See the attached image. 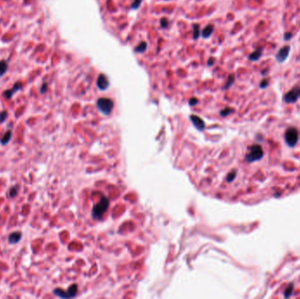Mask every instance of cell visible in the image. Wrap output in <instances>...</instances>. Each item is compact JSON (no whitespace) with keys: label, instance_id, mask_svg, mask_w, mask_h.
<instances>
[{"label":"cell","instance_id":"83f0119b","mask_svg":"<svg viewBox=\"0 0 300 299\" xmlns=\"http://www.w3.org/2000/svg\"><path fill=\"white\" fill-rule=\"evenodd\" d=\"M198 104V99L197 97H191L189 101V105L190 106H195Z\"/></svg>","mask_w":300,"mask_h":299},{"label":"cell","instance_id":"2e32d148","mask_svg":"<svg viewBox=\"0 0 300 299\" xmlns=\"http://www.w3.org/2000/svg\"><path fill=\"white\" fill-rule=\"evenodd\" d=\"M53 293H54L55 296H57V297H59V298H69V296L68 292H65L63 289H59V288L55 289L53 290Z\"/></svg>","mask_w":300,"mask_h":299},{"label":"cell","instance_id":"e0dca14e","mask_svg":"<svg viewBox=\"0 0 300 299\" xmlns=\"http://www.w3.org/2000/svg\"><path fill=\"white\" fill-rule=\"evenodd\" d=\"M192 31H193V40L197 41L200 36V26L198 24H192Z\"/></svg>","mask_w":300,"mask_h":299},{"label":"cell","instance_id":"4dcf8cb0","mask_svg":"<svg viewBox=\"0 0 300 299\" xmlns=\"http://www.w3.org/2000/svg\"><path fill=\"white\" fill-rule=\"evenodd\" d=\"M165 1H169V0H165Z\"/></svg>","mask_w":300,"mask_h":299},{"label":"cell","instance_id":"ac0fdd59","mask_svg":"<svg viewBox=\"0 0 300 299\" xmlns=\"http://www.w3.org/2000/svg\"><path fill=\"white\" fill-rule=\"evenodd\" d=\"M147 44L146 41H142L139 43V45L137 47L134 48V52L137 53V54H142L144 53L146 50H147Z\"/></svg>","mask_w":300,"mask_h":299},{"label":"cell","instance_id":"3957f363","mask_svg":"<svg viewBox=\"0 0 300 299\" xmlns=\"http://www.w3.org/2000/svg\"><path fill=\"white\" fill-rule=\"evenodd\" d=\"M290 50L291 47L290 45H285L283 47H281L276 54V61L280 64L285 63L290 54Z\"/></svg>","mask_w":300,"mask_h":299},{"label":"cell","instance_id":"603a6c76","mask_svg":"<svg viewBox=\"0 0 300 299\" xmlns=\"http://www.w3.org/2000/svg\"><path fill=\"white\" fill-rule=\"evenodd\" d=\"M8 117V111L7 110H2L0 112V124H3Z\"/></svg>","mask_w":300,"mask_h":299},{"label":"cell","instance_id":"52a82bcc","mask_svg":"<svg viewBox=\"0 0 300 299\" xmlns=\"http://www.w3.org/2000/svg\"><path fill=\"white\" fill-rule=\"evenodd\" d=\"M22 87H23V83H22V82H20V81L16 82L15 83L13 84V86L11 89L6 90V91H4V93H3L4 97L5 99H7V100L11 99V98L13 97V96L15 94L17 91H20V90L22 89Z\"/></svg>","mask_w":300,"mask_h":299},{"label":"cell","instance_id":"5bb4252c","mask_svg":"<svg viewBox=\"0 0 300 299\" xmlns=\"http://www.w3.org/2000/svg\"><path fill=\"white\" fill-rule=\"evenodd\" d=\"M235 82V76L234 74H230L227 77L226 82H225L224 86H223V90H228L229 88H231L234 83Z\"/></svg>","mask_w":300,"mask_h":299},{"label":"cell","instance_id":"d4e9b609","mask_svg":"<svg viewBox=\"0 0 300 299\" xmlns=\"http://www.w3.org/2000/svg\"><path fill=\"white\" fill-rule=\"evenodd\" d=\"M234 111V110L232 108H225L224 110H222L220 111V115L222 117H226L227 115L231 114Z\"/></svg>","mask_w":300,"mask_h":299},{"label":"cell","instance_id":"8fae6325","mask_svg":"<svg viewBox=\"0 0 300 299\" xmlns=\"http://www.w3.org/2000/svg\"><path fill=\"white\" fill-rule=\"evenodd\" d=\"M21 238H22L21 232H13L8 237V241L10 244H17L18 242H19Z\"/></svg>","mask_w":300,"mask_h":299},{"label":"cell","instance_id":"44dd1931","mask_svg":"<svg viewBox=\"0 0 300 299\" xmlns=\"http://www.w3.org/2000/svg\"><path fill=\"white\" fill-rule=\"evenodd\" d=\"M160 25L162 28L164 29H167L169 27V25H170V22H169V19L165 17L161 18V20H160Z\"/></svg>","mask_w":300,"mask_h":299},{"label":"cell","instance_id":"ffe728a7","mask_svg":"<svg viewBox=\"0 0 300 299\" xmlns=\"http://www.w3.org/2000/svg\"><path fill=\"white\" fill-rule=\"evenodd\" d=\"M18 191H19V187H18V185H15V186L11 187L10 191H9V196H10V197L13 198V197H17V195L18 194Z\"/></svg>","mask_w":300,"mask_h":299},{"label":"cell","instance_id":"f546056e","mask_svg":"<svg viewBox=\"0 0 300 299\" xmlns=\"http://www.w3.org/2000/svg\"><path fill=\"white\" fill-rule=\"evenodd\" d=\"M299 97H300V88H299Z\"/></svg>","mask_w":300,"mask_h":299},{"label":"cell","instance_id":"5b68a950","mask_svg":"<svg viewBox=\"0 0 300 299\" xmlns=\"http://www.w3.org/2000/svg\"><path fill=\"white\" fill-rule=\"evenodd\" d=\"M263 155L262 153V149L260 146L258 145H255L252 148H251V151L250 153L247 155V161H257L259 160L260 158H262Z\"/></svg>","mask_w":300,"mask_h":299},{"label":"cell","instance_id":"d6986e66","mask_svg":"<svg viewBox=\"0 0 300 299\" xmlns=\"http://www.w3.org/2000/svg\"><path fill=\"white\" fill-rule=\"evenodd\" d=\"M68 294L69 296V298H74L77 296V284H72L69 289H68Z\"/></svg>","mask_w":300,"mask_h":299},{"label":"cell","instance_id":"277c9868","mask_svg":"<svg viewBox=\"0 0 300 299\" xmlns=\"http://www.w3.org/2000/svg\"><path fill=\"white\" fill-rule=\"evenodd\" d=\"M299 87H294L291 90H290L284 96V100L287 104H293L298 101L299 98Z\"/></svg>","mask_w":300,"mask_h":299},{"label":"cell","instance_id":"9a60e30c","mask_svg":"<svg viewBox=\"0 0 300 299\" xmlns=\"http://www.w3.org/2000/svg\"><path fill=\"white\" fill-rule=\"evenodd\" d=\"M8 68H9L8 62L5 60H0V78L6 74Z\"/></svg>","mask_w":300,"mask_h":299},{"label":"cell","instance_id":"ba28073f","mask_svg":"<svg viewBox=\"0 0 300 299\" xmlns=\"http://www.w3.org/2000/svg\"><path fill=\"white\" fill-rule=\"evenodd\" d=\"M109 80L107 78V77L105 74H100L97 77V88L101 91H105L108 89L109 87Z\"/></svg>","mask_w":300,"mask_h":299},{"label":"cell","instance_id":"cb8c5ba5","mask_svg":"<svg viewBox=\"0 0 300 299\" xmlns=\"http://www.w3.org/2000/svg\"><path fill=\"white\" fill-rule=\"evenodd\" d=\"M142 0H133L132 5H131V8L133 10H137L141 5H142Z\"/></svg>","mask_w":300,"mask_h":299},{"label":"cell","instance_id":"7402d4cb","mask_svg":"<svg viewBox=\"0 0 300 299\" xmlns=\"http://www.w3.org/2000/svg\"><path fill=\"white\" fill-rule=\"evenodd\" d=\"M268 84H269V80H268V78H263L260 82L259 87H260V89L264 90V89L268 88Z\"/></svg>","mask_w":300,"mask_h":299},{"label":"cell","instance_id":"f1b7e54d","mask_svg":"<svg viewBox=\"0 0 300 299\" xmlns=\"http://www.w3.org/2000/svg\"><path fill=\"white\" fill-rule=\"evenodd\" d=\"M215 62H216L215 58H213V57H210V58L208 59V61H207V66H208V67H212V66H213L214 63H215Z\"/></svg>","mask_w":300,"mask_h":299},{"label":"cell","instance_id":"4316f807","mask_svg":"<svg viewBox=\"0 0 300 299\" xmlns=\"http://www.w3.org/2000/svg\"><path fill=\"white\" fill-rule=\"evenodd\" d=\"M47 89H48V85H47V82H43V83L41 84V89H40V92H41V94H45V93L47 91Z\"/></svg>","mask_w":300,"mask_h":299},{"label":"cell","instance_id":"7c38bea8","mask_svg":"<svg viewBox=\"0 0 300 299\" xmlns=\"http://www.w3.org/2000/svg\"><path fill=\"white\" fill-rule=\"evenodd\" d=\"M213 31H214V26L213 25H207L206 27H205V28L203 29V31H202V37L204 38V39H208V38H210L211 36H212V32H213Z\"/></svg>","mask_w":300,"mask_h":299},{"label":"cell","instance_id":"30bf717a","mask_svg":"<svg viewBox=\"0 0 300 299\" xmlns=\"http://www.w3.org/2000/svg\"><path fill=\"white\" fill-rule=\"evenodd\" d=\"M262 54H263V48L262 47H258L248 55V60L250 62H253V63H256L262 58Z\"/></svg>","mask_w":300,"mask_h":299},{"label":"cell","instance_id":"9c48e42d","mask_svg":"<svg viewBox=\"0 0 300 299\" xmlns=\"http://www.w3.org/2000/svg\"><path fill=\"white\" fill-rule=\"evenodd\" d=\"M189 119L191 120V122L193 123L194 126L199 130V131H202L205 129V122L203 121V119L201 118H199L198 116L197 115H190L189 116Z\"/></svg>","mask_w":300,"mask_h":299},{"label":"cell","instance_id":"6da1fadb","mask_svg":"<svg viewBox=\"0 0 300 299\" xmlns=\"http://www.w3.org/2000/svg\"><path fill=\"white\" fill-rule=\"evenodd\" d=\"M109 199L105 197H103L98 204L95 205L92 210V216L95 219H100L104 213L107 211L109 206Z\"/></svg>","mask_w":300,"mask_h":299},{"label":"cell","instance_id":"8992f818","mask_svg":"<svg viewBox=\"0 0 300 299\" xmlns=\"http://www.w3.org/2000/svg\"><path fill=\"white\" fill-rule=\"evenodd\" d=\"M299 139V133L295 128H289L286 132V141L290 146H294Z\"/></svg>","mask_w":300,"mask_h":299},{"label":"cell","instance_id":"484cf974","mask_svg":"<svg viewBox=\"0 0 300 299\" xmlns=\"http://www.w3.org/2000/svg\"><path fill=\"white\" fill-rule=\"evenodd\" d=\"M293 38V33L291 32H286L284 35V41H290Z\"/></svg>","mask_w":300,"mask_h":299},{"label":"cell","instance_id":"7a4b0ae2","mask_svg":"<svg viewBox=\"0 0 300 299\" xmlns=\"http://www.w3.org/2000/svg\"><path fill=\"white\" fill-rule=\"evenodd\" d=\"M97 106L98 110H100L105 115H110L111 110L113 109L114 104L113 101L107 98V97H100L97 101Z\"/></svg>","mask_w":300,"mask_h":299},{"label":"cell","instance_id":"4fadbf2b","mask_svg":"<svg viewBox=\"0 0 300 299\" xmlns=\"http://www.w3.org/2000/svg\"><path fill=\"white\" fill-rule=\"evenodd\" d=\"M12 137H13V132H12L11 130L6 131V133L3 135V137H2L1 140H0L1 145H2V146H5V145H7L9 142L11 141Z\"/></svg>","mask_w":300,"mask_h":299}]
</instances>
